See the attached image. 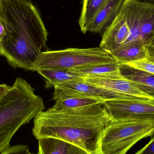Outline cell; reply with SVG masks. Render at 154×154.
Listing matches in <instances>:
<instances>
[{"instance_id": "cell-1", "label": "cell", "mask_w": 154, "mask_h": 154, "mask_svg": "<svg viewBox=\"0 0 154 154\" xmlns=\"http://www.w3.org/2000/svg\"><path fill=\"white\" fill-rule=\"evenodd\" d=\"M111 121L103 104L78 109L51 107L34 119L32 134L38 140L60 139L91 154L99 151L103 132Z\"/></svg>"}, {"instance_id": "cell-2", "label": "cell", "mask_w": 154, "mask_h": 154, "mask_svg": "<svg viewBox=\"0 0 154 154\" xmlns=\"http://www.w3.org/2000/svg\"><path fill=\"white\" fill-rule=\"evenodd\" d=\"M2 14L7 32L0 55L12 67L30 70L48 40L40 14L31 0H3Z\"/></svg>"}, {"instance_id": "cell-3", "label": "cell", "mask_w": 154, "mask_h": 154, "mask_svg": "<svg viewBox=\"0 0 154 154\" xmlns=\"http://www.w3.org/2000/svg\"><path fill=\"white\" fill-rule=\"evenodd\" d=\"M154 36V2L125 0L116 19L102 34L100 48L110 53L142 41L148 47Z\"/></svg>"}, {"instance_id": "cell-4", "label": "cell", "mask_w": 154, "mask_h": 154, "mask_svg": "<svg viewBox=\"0 0 154 154\" xmlns=\"http://www.w3.org/2000/svg\"><path fill=\"white\" fill-rule=\"evenodd\" d=\"M24 79L18 78L0 99V154L11 147L14 134L45 109L43 99Z\"/></svg>"}, {"instance_id": "cell-5", "label": "cell", "mask_w": 154, "mask_h": 154, "mask_svg": "<svg viewBox=\"0 0 154 154\" xmlns=\"http://www.w3.org/2000/svg\"><path fill=\"white\" fill-rule=\"evenodd\" d=\"M104 50L99 48L66 49L46 51L38 55L31 66L30 70L58 69L69 70L76 68L116 61Z\"/></svg>"}, {"instance_id": "cell-6", "label": "cell", "mask_w": 154, "mask_h": 154, "mask_svg": "<svg viewBox=\"0 0 154 154\" xmlns=\"http://www.w3.org/2000/svg\"><path fill=\"white\" fill-rule=\"evenodd\" d=\"M154 124L135 121H112L103 132L99 151L103 154H126L135 144L151 137Z\"/></svg>"}, {"instance_id": "cell-7", "label": "cell", "mask_w": 154, "mask_h": 154, "mask_svg": "<svg viewBox=\"0 0 154 154\" xmlns=\"http://www.w3.org/2000/svg\"><path fill=\"white\" fill-rule=\"evenodd\" d=\"M113 121H135L154 124V101L105 100L103 103Z\"/></svg>"}, {"instance_id": "cell-8", "label": "cell", "mask_w": 154, "mask_h": 154, "mask_svg": "<svg viewBox=\"0 0 154 154\" xmlns=\"http://www.w3.org/2000/svg\"><path fill=\"white\" fill-rule=\"evenodd\" d=\"M54 88V91L57 92L80 93L83 96L104 100H115L134 101H147L134 96L117 92L104 87L86 82L83 80V78L57 84Z\"/></svg>"}, {"instance_id": "cell-9", "label": "cell", "mask_w": 154, "mask_h": 154, "mask_svg": "<svg viewBox=\"0 0 154 154\" xmlns=\"http://www.w3.org/2000/svg\"><path fill=\"white\" fill-rule=\"evenodd\" d=\"M86 82L107 88L126 95L134 96L147 101H153L154 98L139 90L134 84L121 75H118L83 77Z\"/></svg>"}, {"instance_id": "cell-10", "label": "cell", "mask_w": 154, "mask_h": 154, "mask_svg": "<svg viewBox=\"0 0 154 154\" xmlns=\"http://www.w3.org/2000/svg\"><path fill=\"white\" fill-rule=\"evenodd\" d=\"M125 0H109L88 27L87 32L102 33L111 25Z\"/></svg>"}, {"instance_id": "cell-11", "label": "cell", "mask_w": 154, "mask_h": 154, "mask_svg": "<svg viewBox=\"0 0 154 154\" xmlns=\"http://www.w3.org/2000/svg\"><path fill=\"white\" fill-rule=\"evenodd\" d=\"M53 100L55 104L52 108L55 109H78L103 104L105 100L83 96L80 93H62L54 91Z\"/></svg>"}, {"instance_id": "cell-12", "label": "cell", "mask_w": 154, "mask_h": 154, "mask_svg": "<svg viewBox=\"0 0 154 154\" xmlns=\"http://www.w3.org/2000/svg\"><path fill=\"white\" fill-rule=\"evenodd\" d=\"M120 74L132 82L142 92L154 98V75L122 64L119 68Z\"/></svg>"}, {"instance_id": "cell-13", "label": "cell", "mask_w": 154, "mask_h": 154, "mask_svg": "<svg viewBox=\"0 0 154 154\" xmlns=\"http://www.w3.org/2000/svg\"><path fill=\"white\" fill-rule=\"evenodd\" d=\"M38 140L37 154H90L77 146L57 138L44 137Z\"/></svg>"}, {"instance_id": "cell-14", "label": "cell", "mask_w": 154, "mask_h": 154, "mask_svg": "<svg viewBox=\"0 0 154 154\" xmlns=\"http://www.w3.org/2000/svg\"><path fill=\"white\" fill-rule=\"evenodd\" d=\"M147 48L142 41L126 44L110 53L117 61L122 64L140 60L147 57Z\"/></svg>"}, {"instance_id": "cell-15", "label": "cell", "mask_w": 154, "mask_h": 154, "mask_svg": "<svg viewBox=\"0 0 154 154\" xmlns=\"http://www.w3.org/2000/svg\"><path fill=\"white\" fill-rule=\"evenodd\" d=\"M122 64L118 61L97 64L86 66L76 68L69 70L82 77L88 76H104L118 75H121L119 68Z\"/></svg>"}, {"instance_id": "cell-16", "label": "cell", "mask_w": 154, "mask_h": 154, "mask_svg": "<svg viewBox=\"0 0 154 154\" xmlns=\"http://www.w3.org/2000/svg\"><path fill=\"white\" fill-rule=\"evenodd\" d=\"M109 0H82V8L79 23L82 33L87 32L88 27Z\"/></svg>"}, {"instance_id": "cell-17", "label": "cell", "mask_w": 154, "mask_h": 154, "mask_svg": "<svg viewBox=\"0 0 154 154\" xmlns=\"http://www.w3.org/2000/svg\"><path fill=\"white\" fill-rule=\"evenodd\" d=\"M45 80V87L47 88H54L56 85L82 77L69 70L58 69H42L37 71Z\"/></svg>"}, {"instance_id": "cell-18", "label": "cell", "mask_w": 154, "mask_h": 154, "mask_svg": "<svg viewBox=\"0 0 154 154\" xmlns=\"http://www.w3.org/2000/svg\"><path fill=\"white\" fill-rule=\"evenodd\" d=\"M125 64L154 75V62L150 61L147 58Z\"/></svg>"}, {"instance_id": "cell-19", "label": "cell", "mask_w": 154, "mask_h": 154, "mask_svg": "<svg viewBox=\"0 0 154 154\" xmlns=\"http://www.w3.org/2000/svg\"><path fill=\"white\" fill-rule=\"evenodd\" d=\"M0 154H35L29 151L28 146L24 145H16L11 146L9 149Z\"/></svg>"}, {"instance_id": "cell-20", "label": "cell", "mask_w": 154, "mask_h": 154, "mask_svg": "<svg viewBox=\"0 0 154 154\" xmlns=\"http://www.w3.org/2000/svg\"><path fill=\"white\" fill-rule=\"evenodd\" d=\"M151 137L150 142L134 154H154V132Z\"/></svg>"}, {"instance_id": "cell-21", "label": "cell", "mask_w": 154, "mask_h": 154, "mask_svg": "<svg viewBox=\"0 0 154 154\" xmlns=\"http://www.w3.org/2000/svg\"><path fill=\"white\" fill-rule=\"evenodd\" d=\"M7 32L6 21L2 13L0 15V43L4 39L7 34Z\"/></svg>"}, {"instance_id": "cell-22", "label": "cell", "mask_w": 154, "mask_h": 154, "mask_svg": "<svg viewBox=\"0 0 154 154\" xmlns=\"http://www.w3.org/2000/svg\"><path fill=\"white\" fill-rule=\"evenodd\" d=\"M10 87L5 84H0V99L6 93Z\"/></svg>"}, {"instance_id": "cell-23", "label": "cell", "mask_w": 154, "mask_h": 154, "mask_svg": "<svg viewBox=\"0 0 154 154\" xmlns=\"http://www.w3.org/2000/svg\"><path fill=\"white\" fill-rule=\"evenodd\" d=\"M146 58L150 61L154 62V49H147Z\"/></svg>"}, {"instance_id": "cell-24", "label": "cell", "mask_w": 154, "mask_h": 154, "mask_svg": "<svg viewBox=\"0 0 154 154\" xmlns=\"http://www.w3.org/2000/svg\"><path fill=\"white\" fill-rule=\"evenodd\" d=\"M147 49H154V36L153 38L152 39L151 41L150 42V44L148 45L147 47Z\"/></svg>"}, {"instance_id": "cell-25", "label": "cell", "mask_w": 154, "mask_h": 154, "mask_svg": "<svg viewBox=\"0 0 154 154\" xmlns=\"http://www.w3.org/2000/svg\"><path fill=\"white\" fill-rule=\"evenodd\" d=\"M3 0H0V15L2 13Z\"/></svg>"}, {"instance_id": "cell-26", "label": "cell", "mask_w": 154, "mask_h": 154, "mask_svg": "<svg viewBox=\"0 0 154 154\" xmlns=\"http://www.w3.org/2000/svg\"><path fill=\"white\" fill-rule=\"evenodd\" d=\"M91 154H103L102 153L100 152L99 151H97V152H96L93 153Z\"/></svg>"}, {"instance_id": "cell-27", "label": "cell", "mask_w": 154, "mask_h": 154, "mask_svg": "<svg viewBox=\"0 0 154 154\" xmlns=\"http://www.w3.org/2000/svg\"><path fill=\"white\" fill-rule=\"evenodd\" d=\"M144 1H150V2H154V0H144Z\"/></svg>"}, {"instance_id": "cell-28", "label": "cell", "mask_w": 154, "mask_h": 154, "mask_svg": "<svg viewBox=\"0 0 154 154\" xmlns=\"http://www.w3.org/2000/svg\"></svg>"}]
</instances>
